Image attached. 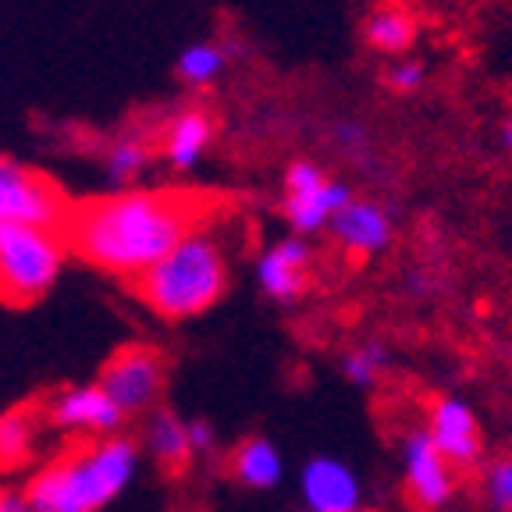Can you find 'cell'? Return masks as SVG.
<instances>
[{"label":"cell","mask_w":512,"mask_h":512,"mask_svg":"<svg viewBox=\"0 0 512 512\" xmlns=\"http://www.w3.org/2000/svg\"><path fill=\"white\" fill-rule=\"evenodd\" d=\"M384 86L399 96L420 93L427 86V64L420 57H399V61H392L388 75H384Z\"/></svg>","instance_id":"cb8c5ba5"},{"label":"cell","mask_w":512,"mask_h":512,"mask_svg":"<svg viewBox=\"0 0 512 512\" xmlns=\"http://www.w3.org/2000/svg\"><path fill=\"white\" fill-rule=\"evenodd\" d=\"M509 456H512V434H509Z\"/></svg>","instance_id":"f1b7e54d"},{"label":"cell","mask_w":512,"mask_h":512,"mask_svg":"<svg viewBox=\"0 0 512 512\" xmlns=\"http://www.w3.org/2000/svg\"><path fill=\"white\" fill-rule=\"evenodd\" d=\"M424 431L456 473L480 470V466H484V431H480V416L466 399H459V395H438V399L427 406Z\"/></svg>","instance_id":"9c48e42d"},{"label":"cell","mask_w":512,"mask_h":512,"mask_svg":"<svg viewBox=\"0 0 512 512\" xmlns=\"http://www.w3.org/2000/svg\"><path fill=\"white\" fill-rule=\"evenodd\" d=\"M0 512H32L22 488H0Z\"/></svg>","instance_id":"4316f807"},{"label":"cell","mask_w":512,"mask_h":512,"mask_svg":"<svg viewBox=\"0 0 512 512\" xmlns=\"http://www.w3.org/2000/svg\"><path fill=\"white\" fill-rule=\"evenodd\" d=\"M150 157H153V150L143 136L114 139L104 153V175H107V182H111V189L114 192L132 189V182H136L146 171V164H150Z\"/></svg>","instance_id":"ffe728a7"},{"label":"cell","mask_w":512,"mask_h":512,"mask_svg":"<svg viewBox=\"0 0 512 512\" xmlns=\"http://www.w3.org/2000/svg\"><path fill=\"white\" fill-rule=\"evenodd\" d=\"M445 512H448V509H445Z\"/></svg>","instance_id":"f546056e"},{"label":"cell","mask_w":512,"mask_h":512,"mask_svg":"<svg viewBox=\"0 0 512 512\" xmlns=\"http://www.w3.org/2000/svg\"><path fill=\"white\" fill-rule=\"evenodd\" d=\"M349 203H352V185L338 182V178H328V182L320 185V189H313V192L285 196V203H281V214H285L292 235L306 239V235L328 232L331 217H335L342 207H349Z\"/></svg>","instance_id":"4fadbf2b"},{"label":"cell","mask_w":512,"mask_h":512,"mask_svg":"<svg viewBox=\"0 0 512 512\" xmlns=\"http://www.w3.org/2000/svg\"><path fill=\"white\" fill-rule=\"evenodd\" d=\"M299 495L306 512H363V480L335 456H313L299 470Z\"/></svg>","instance_id":"8fae6325"},{"label":"cell","mask_w":512,"mask_h":512,"mask_svg":"<svg viewBox=\"0 0 512 512\" xmlns=\"http://www.w3.org/2000/svg\"><path fill=\"white\" fill-rule=\"evenodd\" d=\"M363 40L377 54H409L416 40V22L406 8H374L363 18Z\"/></svg>","instance_id":"ac0fdd59"},{"label":"cell","mask_w":512,"mask_h":512,"mask_svg":"<svg viewBox=\"0 0 512 512\" xmlns=\"http://www.w3.org/2000/svg\"><path fill=\"white\" fill-rule=\"evenodd\" d=\"M61 228L0 224V303L32 306L61 281L68 264Z\"/></svg>","instance_id":"277c9868"},{"label":"cell","mask_w":512,"mask_h":512,"mask_svg":"<svg viewBox=\"0 0 512 512\" xmlns=\"http://www.w3.org/2000/svg\"><path fill=\"white\" fill-rule=\"evenodd\" d=\"M498 150L512 153V118H505L502 125H498Z\"/></svg>","instance_id":"83f0119b"},{"label":"cell","mask_w":512,"mask_h":512,"mask_svg":"<svg viewBox=\"0 0 512 512\" xmlns=\"http://www.w3.org/2000/svg\"><path fill=\"white\" fill-rule=\"evenodd\" d=\"M40 406H15L0 413V473H18L40 456Z\"/></svg>","instance_id":"2e32d148"},{"label":"cell","mask_w":512,"mask_h":512,"mask_svg":"<svg viewBox=\"0 0 512 512\" xmlns=\"http://www.w3.org/2000/svg\"><path fill=\"white\" fill-rule=\"evenodd\" d=\"M392 367V349L384 342H360L342 356V377L356 388H374Z\"/></svg>","instance_id":"44dd1931"},{"label":"cell","mask_w":512,"mask_h":512,"mask_svg":"<svg viewBox=\"0 0 512 512\" xmlns=\"http://www.w3.org/2000/svg\"><path fill=\"white\" fill-rule=\"evenodd\" d=\"M196 217L200 207L185 192L121 189L68 210L61 235L89 267L136 281L192 232Z\"/></svg>","instance_id":"6da1fadb"},{"label":"cell","mask_w":512,"mask_h":512,"mask_svg":"<svg viewBox=\"0 0 512 512\" xmlns=\"http://www.w3.org/2000/svg\"><path fill=\"white\" fill-rule=\"evenodd\" d=\"M185 431H189V448H192V456H210L217 448V431L210 420H185Z\"/></svg>","instance_id":"484cf974"},{"label":"cell","mask_w":512,"mask_h":512,"mask_svg":"<svg viewBox=\"0 0 512 512\" xmlns=\"http://www.w3.org/2000/svg\"><path fill=\"white\" fill-rule=\"evenodd\" d=\"M232 473L242 488L274 491L281 484V477H285L281 448L271 438H264V434H253V438L239 441L232 452Z\"/></svg>","instance_id":"e0dca14e"},{"label":"cell","mask_w":512,"mask_h":512,"mask_svg":"<svg viewBox=\"0 0 512 512\" xmlns=\"http://www.w3.org/2000/svg\"><path fill=\"white\" fill-rule=\"evenodd\" d=\"M210 143H214V121L203 107H182L175 118L168 121L164 132V160L171 171H192L207 157Z\"/></svg>","instance_id":"5bb4252c"},{"label":"cell","mask_w":512,"mask_h":512,"mask_svg":"<svg viewBox=\"0 0 512 512\" xmlns=\"http://www.w3.org/2000/svg\"><path fill=\"white\" fill-rule=\"evenodd\" d=\"M68 196L43 171L29 168L18 157L0 153V224H36V228H64Z\"/></svg>","instance_id":"5b68a950"},{"label":"cell","mask_w":512,"mask_h":512,"mask_svg":"<svg viewBox=\"0 0 512 512\" xmlns=\"http://www.w3.org/2000/svg\"><path fill=\"white\" fill-rule=\"evenodd\" d=\"M43 427H54L61 434H72L79 441L114 438L125 427L121 409L100 392V384H64L40 406Z\"/></svg>","instance_id":"52a82bcc"},{"label":"cell","mask_w":512,"mask_h":512,"mask_svg":"<svg viewBox=\"0 0 512 512\" xmlns=\"http://www.w3.org/2000/svg\"><path fill=\"white\" fill-rule=\"evenodd\" d=\"M328 139L338 153H345L356 164H367L370 150H374V136H370V125L363 118H338L331 121Z\"/></svg>","instance_id":"7402d4cb"},{"label":"cell","mask_w":512,"mask_h":512,"mask_svg":"<svg viewBox=\"0 0 512 512\" xmlns=\"http://www.w3.org/2000/svg\"><path fill=\"white\" fill-rule=\"evenodd\" d=\"M224 68H228V47L214 40L189 43L175 61V75L182 79V86H189V89L214 86L224 75Z\"/></svg>","instance_id":"d6986e66"},{"label":"cell","mask_w":512,"mask_h":512,"mask_svg":"<svg viewBox=\"0 0 512 512\" xmlns=\"http://www.w3.org/2000/svg\"><path fill=\"white\" fill-rule=\"evenodd\" d=\"M143 448L157 470L182 473L192 459L185 420L175 413V409H164V406L150 409V413H146V427H143Z\"/></svg>","instance_id":"9a60e30c"},{"label":"cell","mask_w":512,"mask_h":512,"mask_svg":"<svg viewBox=\"0 0 512 512\" xmlns=\"http://www.w3.org/2000/svg\"><path fill=\"white\" fill-rule=\"evenodd\" d=\"M303 512H306V509H303Z\"/></svg>","instance_id":"4dcf8cb0"},{"label":"cell","mask_w":512,"mask_h":512,"mask_svg":"<svg viewBox=\"0 0 512 512\" xmlns=\"http://www.w3.org/2000/svg\"><path fill=\"white\" fill-rule=\"evenodd\" d=\"M331 239L356 256H377L395 242V214L377 200H356L342 207L328 224Z\"/></svg>","instance_id":"7c38bea8"},{"label":"cell","mask_w":512,"mask_h":512,"mask_svg":"<svg viewBox=\"0 0 512 512\" xmlns=\"http://www.w3.org/2000/svg\"><path fill=\"white\" fill-rule=\"evenodd\" d=\"M313 271V249L299 235H285V239L271 242L264 253L256 256V285L271 303H296L310 288Z\"/></svg>","instance_id":"30bf717a"},{"label":"cell","mask_w":512,"mask_h":512,"mask_svg":"<svg viewBox=\"0 0 512 512\" xmlns=\"http://www.w3.org/2000/svg\"><path fill=\"white\" fill-rule=\"evenodd\" d=\"M480 488L495 512H512V456H495L480 466Z\"/></svg>","instance_id":"603a6c76"},{"label":"cell","mask_w":512,"mask_h":512,"mask_svg":"<svg viewBox=\"0 0 512 512\" xmlns=\"http://www.w3.org/2000/svg\"><path fill=\"white\" fill-rule=\"evenodd\" d=\"M139 303L160 320H192L214 310L228 292V256L221 242L203 228H192L168 256L136 281Z\"/></svg>","instance_id":"3957f363"},{"label":"cell","mask_w":512,"mask_h":512,"mask_svg":"<svg viewBox=\"0 0 512 512\" xmlns=\"http://www.w3.org/2000/svg\"><path fill=\"white\" fill-rule=\"evenodd\" d=\"M96 384L121 409L125 420L128 416H146L150 409H157L160 395H164L168 360L153 345H121L104 363Z\"/></svg>","instance_id":"8992f818"},{"label":"cell","mask_w":512,"mask_h":512,"mask_svg":"<svg viewBox=\"0 0 512 512\" xmlns=\"http://www.w3.org/2000/svg\"><path fill=\"white\" fill-rule=\"evenodd\" d=\"M328 182L324 168L313 164V160H292L285 168V196H299V192H313Z\"/></svg>","instance_id":"d4e9b609"},{"label":"cell","mask_w":512,"mask_h":512,"mask_svg":"<svg viewBox=\"0 0 512 512\" xmlns=\"http://www.w3.org/2000/svg\"><path fill=\"white\" fill-rule=\"evenodd\" d=\"M399 470L406 498L424 512H445L459 491V473L445 463L424 427H409L399 441Z\"/></svg>","instance_id":"ba28073f"},{"label":"cell","mask_w":512,"mask_h":512,"mask_svg":"<svg viewBox=\"0 0 512 512\" xmlns=\"http://www.w3.org/2000/svg\"><path fill=\"white\" fill-rule=\"evenodd\" d=\"M139 470V445L125 434L79 441L32 473L25 502L32 512H100L128 491Z\"/></svg>","instance_id":"7a4b0ae2"}]
</instances>
